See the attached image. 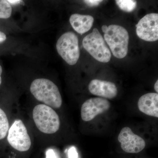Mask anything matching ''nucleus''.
Returning <instances> with one entry per match:
<instances>
[{
  "label": "nucleus",
  "instance_id": "nucleus-20",
  "mask_svg": "<svg viewBox=\"0 0 158 158\" xmlns=\"http://www.w3.org/2000/svg\"><path fill=\"white\" fill-rule=\"evenodd\" d=\"M7 1L9 4H13V5H16V4H19L22 2L21 1H20V0H8Z\"/></svg>",
  "mask_w": 158,
  "mask_h": 158
},
{
  "label": "nucleus",
  "instance_id": "nucleus-6",
  "mask_svg": "<svg viewBox=\"0 0 158 158\" xmlns=\"http://www.w3.org/2000/svg\"><path fill=\"white\" fill-rule=\"evenodd\" d=\"M8 142L11 147L20 152L27 151L31 146V141L27 130L22 120H15L8 131Z\"/></svg>",
  "mask_w": 158,
  "mask_h": 158
},
{
  "label": "nucleus",
  "instance_id": "nucleus-15",
  "mask_svg": "<svg viewBox=\"0 0 158 158\" xmlns=\"http://www.w3.org/2000/svg\"><path fill=\"white\" fill-rule=\"evenodd\" d=\"M12 8L8 1L0 0V19H8L11 16Z\"/></svg>",
  "mask_w": 158,
  "mask_h": 158
},
{
  "label": "nucleus",
  "instance_id": "nucleus-21",
  "mask_svg": "<svg viewBox=\"0 0 158 158\" xmlns=\"http://www.w3.org/2000/svg\"><path fill=\"white\" fill-rule=\"evenodd\" d=\"M154 89L156 93L158 92V80L156 82L155 84L154 85Z\"/></svg>",
  "mask_w": 158,
  "mask_h": 158
},
{
  "label": "nucleus",
  "instance_id": "nucleus-16",
  "mask_svg": "<svg viewBox=\"0 0 158 158\" xmlns=\"http://www.w3.org/2000/svg\"><path fill=\"white\" fill-rule=\"evenodd\" d=\"M84 2L88 6L93 7L98 6L101 3L103 2V1H100V0H86V1H84Z\"/></svg>",
  "mask_w": 158,
  "mask_h": 158
},
{
  "label": "nucleus",
  "instance_id": "nucleus-4",
  "mask_svg": "<svg viewBox=\"0 0 158 158\" xmlns=\"http://www.w3.org/2000/svg\"><path fill=\"white\" fill-rule=\"evenodd\" d=\"M84 48L98 62L107 63L112 55L105 40L98 29L94 28L83 40Z\"/></svg>",
  "mask_w": 158,
  "mask_h": 158
},
{
  "label": "nucleus",
  "instance_id": "nucleus-17",
  "mask_svg": "<svg viewBox=\"0 0 158 158\" xmlns=\"http://www.w3.org/2000/svg\"><path fill=\"white\" fill-rule=\"evenodd\" d=\"M69 158H78L77 152L75 148H71L68 152Z\"/></svg>",
  "mask_w": 158,
  "mask_h": 158
},
{
  "label": "nucleus",
  "instance_id": "nucleus-7",
  "mask_svg": "<svg viewBox=\"0 0 158 158\" xmlns=\"http://www.w3.org/2000/svg\"><path fill=\"white\" fill-rule=\"evenodd\" d=\"M136 34L139 38L145 41L153 42L158 39V13L145 15L136 25Z\"/></svg>",
  "mask_w": 158,
  "mask_h": 158
},
{
  "label": "nucleus",
  "instance_id": "nucleus-13",
  "mask_svg": "<svg viewBox=\"0 0 158 158\" xmlns=\"http://www.w3.org/2000/svg\"><path fill=\"white\" fill-rule=\"evenodd\" d=\"M9 129V120L6 113L0 108V140L7 135Z\"/></svg>",
  "mask_w": 158,
  "mask_h": 158
},
{
  "label": "nucleus",
  "instance_id": "nucleus-1",
  "mask_svg": "<svg viewBox=\"0 0 158 158\" xmlns=\"http://www.w3.org/2000/svg\"><path fill=\"white\" fill-rule=\"evenodd\" d=\"M31 93L37 100L51 108L59 109L62 105V98L58 87L47 79L34 80L30 87Z\"/></svg>",
  "mask_w": 158,
  "mask_h": 158
},
{
  "label": "nucleus",
  "instance_id": "nucleus-5",
  "mask_svg": "<svg viewBox=\"0 0 158 158\" xmlns=\"http://www.w3.org/2000/svg\"><path fill=\"white\" fill-rule=\"evenodd\" d=\"M59 55L69 65H74L80 58V51L77 36L72 32L64 33L56 43Z\"/></svg>",
  "mask_w": 158,
  "mask_h": 158
},
{
  "label": "nucleus",
  "instance_id": "nucleus-12",
  "mask_svg": "<svg viewBox=\"0 0 158 158\" xmlns=\"http://www.w3.org/2000/svg\"><path fill=\"white\" fill-rule=\"evenodd\" d=\"M94 19L90 15L73 14L71 15L69 22L77 33L83 34L88 32L93 26Z\"/></svg>",
  "mask_w": 158,
  "mask_h": 158
},
{
  "label": "nucleus",
  "instance_id": "nucleus-10",
  "mask_svg": "<svg viewBox=\"0 0 158 158\" xmlns=\"http://www.w3.org/2000/svg\"><path fill=\"white\" fill-rule=\"evenodd\" d=\"M88 89L91 94L103 98H114L118 93L117 87L113 82L98 79L92 80L88 85Z\"/></svg>",
  "mask_w": 158,
  "mask_h": 158
},
{
  "label": "nucleus",
  "instance_id": "nucleus-8",
  "mask_svg": "<svg viewBox=\"0 0 158 158\" xmlns=\"http://www.w3.org/2000/svg\"><path fill=\"white\" fill-rule=\"evenodd\" d=\"M122 149L130 153H137L144 149L146 143L143 138L134 134L128 127L121 130L118 137Z\"/></svg>",
  "mask_w": 158,
  "mask_h": 158
},
{
  "label": "nucleus",
  "instance_id": "nucleus-14",
  "mask_svg": "<svg viewBox=\"0 0 158 158\" xmlns=\"http://www.w3.org/2000/svg\"><path fill=\"white\" fill-rule=\"evenodd\" d=\"M116 2L119 9L126 12H132L137 7V2L133 0H116Z\"/></svg>",
  "mask_w": 158,
  "mask_h": 158
},
{
  "label": "nucleus",
  "instance_id": "nucleus-11",
  "mask_svg": "<svg viewBox=\"0 0 158 158\" xmlns=\"http://www.w3.org/2000/svg\"><path fill=\"white\" fill-rule=\"evenodd\" d=\"M138 107L148 116L158 117V94L149 93L142 95L138 101Z\"/></svg>",
  "mask_w": 158,
  "mask_h": 158
},
{
  "label": "nucleus",
  "instance_id": "nucleus-22",
  "mask_svg": "<svg viewBox=\"0 0 158 158\" xmlns=\"http://www.w3.org/2000/svg\"><path fill=\"white\" fill-rule=\"evenodd\" d=\"M107 29L108 27L106 25H103L102 27V32L104 33H106Z\"/></svg>",
  "mask_w": 158,
  "mask_h": 158
},
{
  "label": "nucleus",
  "instance_id": "nucleus-2",
  "mask_svg": "<svg viewBox=\"0 0 158 158\" xmlns=\"http://www.w3.org/2000/svg\"><path fill=\"white\" fill-rule=\"evenodd\" d=\"M104 37L114 56L119 59L126 56L129 40L126 29L122 26L111 25L108 27Z\"/></svg>",
  "mask_w": 158,
  "mask_h": 158
},
{
  "label": "nucleus",
  "instance_id": "nucleus-3",
  "mask_svg": "<svg viewBox=\"0 0 158 158\" xmlns=\"http://www.w3.org/2000/svg\"><path fill=\"white\" fill-rule=\"evenodd\" d=\"M33 118L37 129L44 134H54L60 127L59 115L52 108L47 105L36 106L33 110Z\"/></svg>",
  "mask_w": 158,
  "mask_h": 158
},
{
  "label": "nucleus",
  "instance_id": "nucleus-23",
  "mask_svg": "<svg viewBox=\"0 0 158 158\" xmlns=\"http://www.w3.org/2000/svg\"><path fill=\"white\" fill-rule=\"evenodd\" d=\"M2 66L0 65V85H1V83H2V77H1V75H2Z\"/></svg>",
  "mask_w": 158,
  "mask_h": 158
},
{
  "label": "nucleus",
  "instance_id": "nucleus-9",
  "mask_svg": "<svg viewBox=\"0 0 158 158\" xmlns=\"http://www.w3.org/2000/svg\"><path fill=\"white\" fill-rule=\"evenodd\" d=\"M110 108V102L106 99L102 98L89 99L82 105V119L85 121H90L99 114L108 111Z\"/></svg>",
  "mask_w": 158,
  "mask_h": 158
},
{
  "label": "nucleus",
  "instance_id": "nucleus-18",
  "mask_svg": "<svg viewBox=\"0 0 158 158\" xmlns=\"http://www.w3.org/2000/svg\"><path fill=\"white\" fill-rule=\"evenodd\" d=\"M46 158H57L56 153L52 149H49L46 152Z\"/></svg>",
  "mask_w": 158,
  "mask_h": 158
},
{
  "label": "nucleus",
  "instance_id": "nucleus-19",
  "mask_svg": "<svg viewBox=\"0 0 158 158\" xmlns=\"http://www.w3.org/2000/svg\"><path fill=\"white\" fill-rule=\"evenodd\" d=\"M6 39V36L5 33L0 31V43H2L5 41Z\"/></svg>",
  "mask_w": 158,
  "mask_h": 158
}]
</instances>
